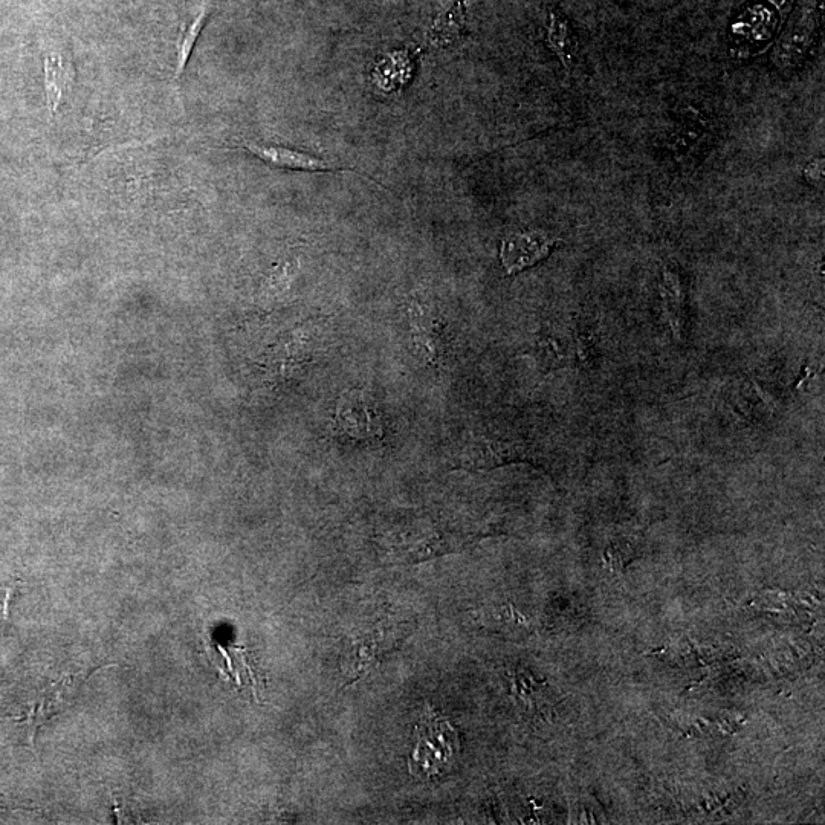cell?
<instances>
[{"label":"cell","mask_w":825,"mask_h":825,"mask_svg":"<svg viewBox=\"0 0 825 825\" xmlns=\"http://www.w3.org/2000/svg\"><path fill=\"white\" fill-rule=\"evenodd\" d=\"M557 240L541 231L509 234L500 246V260L509 275L518 274L546 259Z\"/></svg>","instance_id":"277c9868"},{"label":"cell","mask_w":825,"mask_h":825,"mask_svg":"<svg viewBox=\"0 0 825 825\" xmlns=\"http://www.w3.org/2000/svg\"><path fill=\"white\" fill-rule=\"evenodd\" d=\"M71 81V66L62 59V55L49 54L45 57V91L51 115L57 114L65 92Z\"/></svg>","instance_id":"30bf717a"},{"label":"cell","mask_w":825,"mask_h":825,"mask_svg":"<svg viewBox=\"0 0 825 825\" xmlns=\"http://www.w3.org/2000/svg\"><path fill=\"white\" fill-rule=\"evenodd\" d=\"M337 418L341 428L358 439L375 436L381 427L372 399L360 392H349L341 398Z\"/></svg>","instance_id":"8992f818"},{"label":"cell","mask_w":825,"mask_h":825,"mask_svg":"<svg viewBox=\"0 0 825 825\" xmlns=\"http://www.w3.org/2000/svg\"><path fill=\"white\" fill-rule=\"evenodd\" d=\"M248 152L277 169L295 170V172H356L355 169L344 167L338 162L318 158L300 150L288 149L283 146H269V144L243 143Z\"/></svg>","instance_id":"5b68a950"},{"label":"cell","mask_w":825,"mask_h":825,"mask_svg":"<svg viewBox=\"0 0 825 825\" xmlns=\"http://www.w3.org/2000/svg\"><path fill=\"white\" fill-rule=\"evenodd\" d=\"M628 552H630V550L624 549V546H621V544H612V546L607 547V550H605V564L612 570L624 569L625 564L631 561V558H628Z\"/></svg>","instance_id":"5bb4252c"},{"label":"cell","mask_w":825,"mask_h":825,"mask_svg":"<svg viewBox=\"0 0 825 825\" xmlns=\"http://www.w3.org/2000/svg\"><path fill=\"white\" fill-rule=\"evenodd\" d=\"M91 673H94V668L88 671L66 674L57 682H52L40 694L39 703L34 706L33 712H30V717H28L30 723L40 725L43 720L51 719L57 712L68 708L69 702L74 699L81 683L85 682Z\"/></svg>","instance_id":"52a82bcc"},{"label":"cell","mask_w":825,"mask_h":825,"mask_svg":"<svg viewBox=\"0 0 825 825\" xmlns=\"http://www.w3.org/2000/svg\"><path fill=\"white\" fill-rule=\"evenodd\" d=\"M659 288L671 329L676 337H682L683 327H685V315L683 314H685L686 291L682 275L674 266H664Z\"/></svg>","instance_id":"ba28073f"},{"label":"cell","mask_w":825,"mask_h":825,"mask_svg":"<svg viewBox=\"0 0 825 825\" xmlns=\"http://www.w3.org/2000/svg\"><path fill=\"white\" fill-rule=\"evenodd\" d=\"M415 731L418 740L408 760L411 774L424 778L448 774L462 754L459 731L450 720L431 711L422 715Z\"/></svg>","instance_id":"6da1fadb"},{"label":"cell","mask_w":825,"mask_h":825,"mask_svg":"<svg viewBox=\"0 0 825 825\" xmlns=\"http://www.w3.org/2000/svg\"><path fill=\"white\" fill-rule=\"evenodd\" d=\"M546 31L547 46L563 63L564 69L570 71L576 55V40L573 37L569 20L561 11L549 8Z\"/></svg>","instance_id":"9c48e42d"},{"label":"cell","mask_w":825,"mask_h":825,"mask_svg":"<svg viewBox=\"0 0 825 825\" xmlns=\"http://www.w3.org/2000/svg\"><path fill=\"white\" fill-rule=\"evenodd\" d=\"M465 31V7L456 4L439 14L431 26L430 39L434 45L448 46L462 37Z\"/></svg>","instance_id":"7c38bea8"},{"label":"cell","mask_w":825,"mask_h":825,"mask_svg":"<svg viewBox=\"0 0 825 825\" xmlns=\"http://www.w3.org/2000/svg\"><path fill=\"white\" fill-rule=\"evenodd\" d=\"M408 635L410 630L405 625H393L384 621L353 639L352 650L347 654L346 674L349 679L346 686L363 679L370 670L378 667L384 657L401 647Z\"/></svg>","instance_id":"7a4b0ae2"},{"label":"cell","mask_w":825,"mask_h":825,"mask_svg":"<svg viewBox=\"0 0 825 825\" xmlns=\"http://www.w3.org/2000/svg\"><path fill=\"white\" fill-rule=\"evenodd\" d=\"M535 355H537L538 364L546 372L561 369V367H566L570 363L569 349L558 338L554 337L541 338L537 343V347H535Z\"/></svg>","instance_id":"4fadbf2b"},{"label":"cell","mask_w":825,"mask_h":825,"mask_svg":"<svg viewBox=\"0 0 825 825\" xmlns=\"http://www.w3.org/2000/svg\"><path fill=\"white\" fill-rule=\"evenodd\" d=\"M509 463H534L531 448L514 440L477 437L462 448L454 460L453 470H492Z\"/></svg>","instance_id":"3957f363"},{"label":"cell","mask_w":825,"mask_h":825,"mask_svg":"<svg viewBox=\"0 0 825 825\" xmlns=\"http://www.w3.org/2000/svg\"><path fill=\"white\" fill-rule=\"evenodd\" d=\"M208 17L207 0H202L199 4L198 11L191 19L185 20L181 28V36H179L178 49H176V66H175V81L178 83L187 68L188 60H190L191 52L195 49L196 42H198L199 34L204 28Z\"/></svg>","instance_id":"8fae6325"},{"label":"cell","mask_w":825,"mask_h":825,"mask_svg":"<svg viewBox=\"0 0 825 825\" xmlns=\"http://www.w3.org/2000/svg\"><path fill=\"white\" fill-rule=\"evenodd\" d=\"M822 170H824V165H822V161L813 162L807 167L806 176L809 181L818 182L819 179H822Z\"/></svg>","instance_id":"9a60e30c"}]
</instances>
